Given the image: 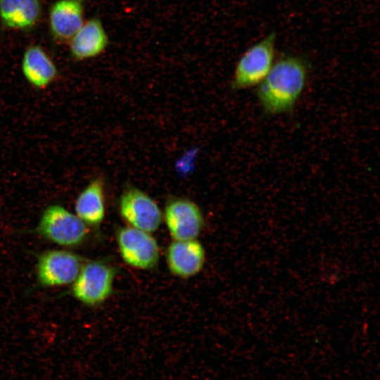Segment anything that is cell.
Instances as JSON below:
<instances>
[{
  "mask_svg": "<svg viewBox=\"0 0 380 380\" xmlns=\"http://www.w3.org/2000/svg\"><path fill=\"white\" fill-rule=\"evenodd\" d=\"M84 0H56L49 10L48 25L52 40L68 43L84 20Z\"/></svg>",
  "mask_w": 380,
  "mask_h": 380,
  "instance_id": "9c48e42d",
  "label": "cell"
},
{
  "mask_svg": "<svg viewBox=\"0 0 380 380\" xmlns=\"http://www.w3.org/2000/svg\"><path fill=\"white\" fill-rule=\"evenodd\" d=\"M310 70L309 61L301 56L284 55L277 59L256 90L264 114L292 113L306 87Z\"/></svg>",
  "mask_w": 380,
  "mask_h": 380,
  "instance_id": "6da1fadb",
  "label": "cell"
},
{
  "mask_svg": "<svg viewBox=\"0 0 380 380\" xmlns=\"http://www.w3.org/2000/svg\"><path fill=\"white\" fill-rule=\"evenodd\" d=\"M115 269L103 260L84 261L69 291L87 307L103 303L112 294Z\"/></svg>",
  "mask_w": 380,
  "mask_h": 380,
  "instance_id": "277c9868",
  "label": "cell"
},
{
  "mask_svg": "<svg viewBox=\"0 0 380 380\" xmlns=\"http://www.w3.org/2000/svg\"><path fill=\"white\" fill-rule=\"evenodd\" d=\"M77 216L90 227H98L106 216L105 182L102 177L92 179L75 202Z\"/></svg>",
  "mask_w": 380,
  "mask_h": 380,
  "instance_id": "5bb4252c",
  "label": "cell"
},
{
  "mask_svg": "<svg viewBox=\"0 0 380 380\" xmlns=\"http://www.w3.org/2000/svg\"><path fill=\"white\" fill-rule=\"evenodd\" d=\"M84 261L80 255L69 250H46L37 256L35 268L37 283L44 288L72 284Z\"/></svg>",
  "mask_w": 380,
  "mask_h": 380,
  "instance_id": "5b68a950",
  "label": "cell"
},
{
  "mask_svg": "<svg viewBox=\"0 0 380 380\" xmlns=\"http://www.w3.org/2000/svg\"><path fill=\"white\" fill-rule=\"evenodd\" d=\"M163 219L169 234L177 241L197 239L205 225L201 208L183 197H171L167 201Z\"/></svg>",
  "mask_w": 380,
  "mask_h": 380,
  "instance_id": "ba28073f",
  "label": "cell"
},
{
  "mask_svg": "<svg viewBox=\"0 0 380 380\" xmlns=\"http://www.w3.org/2000/svg\"><path fill=\"white\" fill-rule=\"evenodd\" d=\"M42 238L61 247L82 246L89 234V227L75 213L60 204L49 205L32 231Z\"/></svg>",
  "mask_w": 380,
  "mask_h": 380,
  "instance_id": "7a4b0ae2",
  "label": "cell"
},
{
  "mask_svg": "<svg viewBox=\"0 0 380 380\" xmlns=\"http://www.w3.org/2000/svg\"><path fill=\"white\" fill-rule=\"evenodd\" d=\"M205 259V248L197 239L173 240L165 252L166 263L170 272L182 279L198 274L203 270Z\"/></svg>",
  "mask_w": 380,
  "mask_h": 380,
  "instance_id": "30bf717a",
  "label": "cell"
},
{
  "mask_svg": "<svg viewBox=\"0 0 380 380\" xmlns=\"http://www.w3.org/2000/svg\"><path fill=\"white\" fill-rule=\"evenodd\" d=\"M68 44L71 58L82 61L103 53L109 40L101 19L94 17L84 22Z\"/></svg>",
  "mask_w": 380,
  "mask_h": 380,
  "instance_id": "8fae6325",
  "label": "cell"
},
{
  "mask_svg": "<svg viewBox=\"0 0 380 380\" xmlns=\"http://www.w3.org/2000/svg\"><path fill=\"white\" fill-rule=\"evenodd\" d=\"M276 41L277 34L272 31L243 52L231 80L233 91L258 86L264 80L275 62Z\"/></svg>",
  "mask_w": 380,
  "mask_h": 380,
  "instance_id": "3957f363",
  "label": "cell"
},
{
  "mask_svg": "<svg viewBox=\"0 0 380 380\" xmlns=\"http://www.w3.org/2000/svg\"><path fill=\"white\" fill-rule=\"evenodd\" d=\"M22 73L32 87L44 89L58 77V70L51 57L39 44H30L21 60Z\"/></svg>",
  "mask_w": 380,
  "mask_h": 380,
  "instance_id": "7c38bea8",
  "label": "cell"
},
{
  "mask_svg": "<svg viewBox=\"0 0 380 380\" xmlns=\"http://www.w3.org/2000/svg\"><path fill=\"white\" fill-rule=\"evenodd\" d=\"M42 0H0V23L4 28L28 32L40 22Z\"/></svg>",
  "mask_w": 380,
  "mask_h": 380,
  "instance_id": "4fadbf2b",
  "label": "cell"
},
{
  "mask_svg": "<svg viewBox=\"0 0 380 380\" xmlns=\"http://www.w3.org/2000/svg\"><path fill=\"white\" fill-rule=\"evenodd\" d=\"M119 213L128 226L152 234L163 221V212L148 194L132 186H126L118 201Z\"/></svg>",
  "mask_w": 380,
  "mask_h": 380,
  "instance_id": "8992f818",
  "label": "cell"
},
{
  "mask_svg": "<svg viewBox=\"0 0 380 380\" xmlns=\"http://www.w3.org/2000/svg\"><path fill=\"white\" fill-rule=\"evenodd\" d=\"M115 239L120 255L127 265L141 270L158 265L159 246L151 233L127 226L116 230Z\"/></svg>",
  "mask_w": 380,
  "mask_h": 380,
  "instance_id": "52a82bcc",
  "label": "cell"
}]
</instances>
